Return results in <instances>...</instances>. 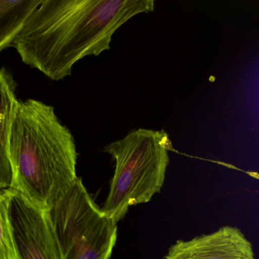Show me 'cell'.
<instances>
[{
    "label": "cell",
    "mask_w": 259,
    "mask_h": 259,
    "mask_svg": "<svg viewBox=\"0 0 259 259\" xmlns=\"http://www.w3.org/2000/svg\"><path fill=\"white\" fill-rule=\"evenodd\" d=\"M9 189V217L17 259H63L48 211Z\"/></svg>",
    "instance_id": "5"
},
{
    "label": "cell",
    "mask_w": 259,
    "mask_h": 259,
    "mask_svg": "<svg viewBox=\"0 0 259 259\" xmlns=\"http://www.w3.org/2000/svg\"><path fill=\"white\" fill-rule=\"evenodd\" d=\"M9 189L0 190V259H17L9 217Z\"/></svg>",
    "instance_id": "9"
},
{
    "label": "cell",
    "mask_w": 259,
    "mask_h": 259,
    "mask_svg": "<svg viewBox=\"0 0 259 259\" xmlns=\"http://www.w3.org/2000/svg\"><path fill=\"white\" fill-rule=\"evenodd\" d=\"M63 259H109L117 225L98 208L77 178L48 210Z\"/></svg>",
    "instance_id": "4"
},
{
    "label": "cell",
    "mask_w": 259,
    "mask_h": 259,
    "mask_svg": "<svg viewBox=\"0 0 259 259\" xmlns=\"http://www.w3.org/2000/svg\"><path fill=\"white\" fill-rule=\"evenodd\" d=\"M174 150L164 129H134L105 147L115 161V173L102 211L115 225L129 208L146 203L159 193Z\"/></svg>",
    "instance_id": "3"
},
{
    "label": "cell",
    "mask_w": 259,
    "mask_h": 259,
    "mask_svg": "<svg viewBox=\"0 0 259 259\" xmlns=\"http://www.w3.org/2000/svg\"><path fill=\"white\" fill-rule=\"evenodd\" d=\"M11 189L48 211L77 180V152L71 131L54 108L18 100L9 138Z\"/></svg>",
    "instance_id": "2"
},
{
    "label": "cell",
    "mask_w": 259,
    "mask_h": 259,
    "mask_svg": "<svg viewBox=\"0 0 259 259\" xmlns=\"http://www.w3.org/2000/svg\"><path fill=\"white\" fill-rule=\"evenodd\" d=\"M41 0H0V54L15 36Z\"/></svg>",
    "instance_id": "8"
},
{
    "label": "cell",
    "mask_w": 259,
    "mask_h": 259,
    "mask_svg": "<svg viewBox=\"0 0 259 259\" xmlns=\"http://www.w3.org/2000/svg\"><path fill=\"white\" fill-rule=\"evenodd\" d=\"M17 86L13 75L5 67H0V190L10 188L13 177L9 159V138L18 100Z\"/></svg>",
    "instance_id": "7"
},
{
    "label": "cell",
    "mask_w": 259,
    "mask_h": 259,
    "mask_svg": "<svg viewBox=\"0 0 259 259\" xmlns=\"http://www.w3.org/2000/svg\"><path fill=\"white\" fill-rule=\"evenodd\" d=\"M154 9L152 0H41L12 47L26 65L62 80L80 59L109 50L114 33L133 17Z\"/></svg>",
    "instance_id": "1"
},
{
    "label": "cell",
    "mask_w": 259,
    "mask_h": 259,
    "mask_svg": "<svg viewBox=\"0 0 259 259\" xmlns=\"http://www.w3.org/2000/svg\"><path fill=\"white\" fill-rule=\"evenodd\" d=\"M164 259H255L250 242L238 228L223 227L219 231L178 241Z\"/></svg>",
    "instance_id": "6"
}]
</instances>
